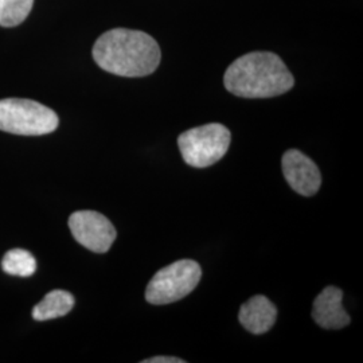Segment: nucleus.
Returning a JSON list of instances; mask_svg holds the SVG:
<instances>
[{"label": "nucleus", "instance_id": "1", "mask_svg": "<svg viewBox=\"0 0 363 363\" xmlns=\"http://www.w3.org/2000/svg\"><path fill=\"white\" fill-rule=\"evenodd\" d=\"M93 60L103 70L120 77H145L155 72L162 52L147 33L113 28L104 33L93 46Z\"/></svg>", "mask_w": 363, "mask_h": 363}, {"label": "nucleus", "instance_id": "2", "mask_svg": "<svg viewBox=\"0 0 363 363\" xmlns=\"http://www.w3.org/2000/svg\"><path fill=\"white\" fill-rule=\"evenodd\" d=\"M225 88L242 99H269L291 91L295 78L283 60L269 52H247L225 72Z\"/></svg>", "mask_w": 363, "mask_h": 363}, {"label": "nucleus", "instance_id": "3", "mask_svg": "<svg viewBox=\"0 0 363 363\" xmlns=\"http://www.w3.org/2000/svg\"><path fill=\"white\" fill-rule=\"evenodd\" d=\"M58 124L57 113L34 100H0V130L22 136H40L54 132Z\"/></svg>", "mask_w": 363, "mask_h": 363}, {"label": "nucleus", "instance_id": "4", "mask_svg": "<svg viewBox=\"0 0 363 363\" xmlns=\"http://www.w3.org/2000/svg\"><path fill=\"white\" fill-rule=\"evenodd\" d=\"M230 130L220 123H210L186 130L178 138V147L186 164L205 169L216 164L230 147Z\"/></svg>", "mask_w": 363, "mask_h": 363}, {"label": "nucleus", "instance_id": "5", "mask_svg": "<svg viewBox=\"0 0 363 363\" xmlns=\"http://www.w3.org/2000/svg\"><path fill=\"white\" fill-rule=\"evenodd\" d=\"M201 277L202 269L196 261H175L151 279L145 289V300L154 306L178 301L194 291Z\"/></svg>", "mask_w": 363, "mask_h": 363}, {"label": "nucleus", "instance_id": "6", "mask_svg": "<svg viewBox=\"0 0 363 363\" xmlns=\"http://www.w3.org/2000/svg\"><path fill=\"white\" fill-rule=\"evenodd\" d=\"M69 228L78 244L94 253L108 252L116 240V229L101 213L76 211L69 218Z\"/></svg>", "mask_w": 363, "mask_h": 363}, {"label": "nucleus", "instance_id": "7", "mask_svg": "<svg viewBox=\"0 0 363 363\" xmlns=\"http://www.w3.org/2000/svg\"><path fill=\"white\" fill-rule=\"evenodd\" d=\"M284 178L294 191L303 196L316 194L322 184L320 169L298 150H288L281 159Z\"/></svg>", "mask_w": 363, "mask_h": 363}, {"label": "nucleus", "instance_id": "8", "mask_svg": "<svg viewBox=\"0 0 363 363\" xmlns=\"http://www.w3.org/2000/svg\"><path fill=\"white\" fill-rule=\"evenodd\" d=\"M343 292L337 286H327L315 298L312 318L325 330H340L350 325V316L342 306Z\"/></svg>", "mask_w": 363, "mask_h": 363}, {"label": "nucleus", "instance_id": "9", "mask_svg": "<svg viewBox=\"0 0 363 363\" xmlns=\"http://www.w3.org/2000/svg\"><path fill=\"white\" fill-rule=\"evenodd\" d=\"M277 308L267 296L256 295L240 308L238 320L250 334L261 335L268 333L276 323Z\"/></svg>", "mask_w": 363, "mask_h": 363}, {"label": "nucleus", "instance_id": "10", "mask_svg": "<svg viewBox=\"0 0 363 363\" xmlns=\"http://www.w3.org/2000/svg\"><path fill=\"white\" fill-rule=\"evenodd\" d=\"M76 300L67 291L54 289L33 308V318L38 322L65 316L73 310Z\"/></svg>", "mask_w": 363, "mask_h": 363}, {"label": "nucleus", "instance_id": "11", "mask_svg": "<svg viewBox=\"0 0 363 363\" xmlns=\"http://www.w3.org/2000/svg\"><path fill=\"white\" fill-rule=\"evenodd\" d=\"M3 271L13 276L28 277L37 269V261L34 256L25 249L9 250L1 259Z\"/></svg>", "mask_w": 363, "mask_h": 363}, {"label": "nucleus", "instance_id": "12", "mask_svg": "<svg viewBox=\"0 0 363 363\" xmlns=\"http://www.w3.org/2000/svg\"><path fill=\"white\" fill-rule=\"evenodd\" d=\"M34 0H0V26L15 27L25 22Z\"/></svg>", "mask_w": 363, "mask_h": 363}, {"label": "nucleus", "instance_id": "13", "mask_svg": "<svg viewBox=\"0 0 363 363\" xmlns=\"http://www.w3.org/2000/svg\"><path fill=\"white\" fill-rule=\"evenodd\" d=\"M143 363H184V361L177 357H154L150 359H144Z\"/></svg>", "mask_w": 363, "mask_h": 363}]
</instances>
